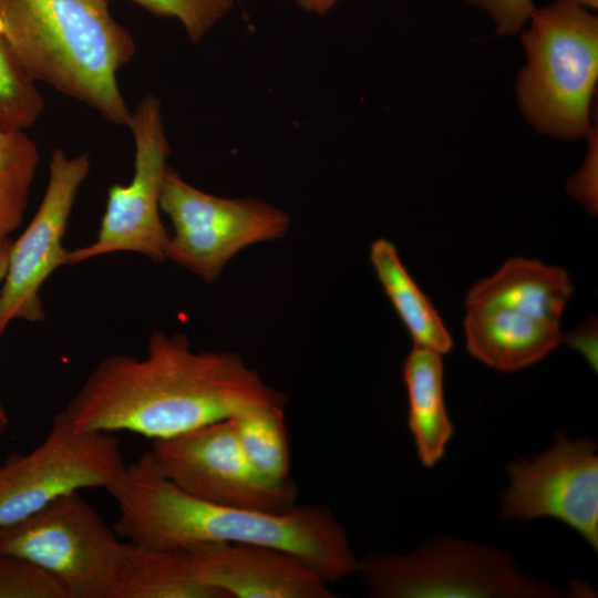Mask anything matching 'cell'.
<instances>
[{"label": "cell", "mask_w": 598, "mask_h": 598, "mask_svg": "<svg viewBox=\"0 0 598 598\" xmlns=\"http://www.w3.org/2000/svg\"><path fill=\"white\" fill-rule=\"evenodd\" d=\"M199 581L221 598H333L322 577L299 556L247 543L186 548Z\"/></svg>", "instance_id": "4fadbf2b"}, {"label": "cell", "mask_w": 598, "mask_h": 598, "mask_svg": "<svg viewBox=\"0 0 598 598\" xmlns=\"http://www.w3.org/2000/svg\"><path fill=\"white\" fill-rule=\"evenodd\" d=\"M127 126L135 143L133 178L128 185L109 188L96 239L69 250L65 265L117 251L141 254L155 262L166 260L171 234L162 221L159 200L171 148L159 101L145 95L131 112Z\"/></svg>", "instance_id": "9c48e42d"}, {"label": "cell", "mask_w": 598, "mask_h": 598, "mask_svg": "<svg viewBox=\"0 0 598 598\" xmlns=\"http://www.w3.org/2000/svg\"><path fill=\"white\" fill-rule=\"evenodd\" d=\"M161 210L174 228L166 260L206 282L216 281L240 250L282 238L290 219L286 212L256 198H225L188 184L168 166Z\"/></svg>", "instance_id": "52a82bcc"}, {"label": "cell", "mask_w": 598, "mask_h": 598, "mask_svg": "<svg viewBox=\"0 0 598 598\" xmlns=\"http://www.w3.org/2000/svg\"><path fill=\"white\" fill-rule=\"evenodd\" d=\"M442 354L414 347L403 365L409 411L408 426L417 456L426 467H433L445 455L454 426L444 398Z\"/></svg>", "instance_id": "2e32d148"}, {"label": "cell", "mask_w": 598, "mask_h": 598, "mask_svg": "<svg viewBox=\"0 0 598 598\" xmlns=\"http://www.w3.org/2000/svg\"><path fill=\"white\" fill-rule=\"evenodd\" d=\"M150 452L169 481L200 499L271 513L296 505L297 488L291 481L269 482L248 462L231 419L154 441Z\"/></svg>", "instance_id": "30bf717a"}, {"label": "cell", "mask_w": 598, "mask_h": 598, "mask_svg": "<svg viewBox=\"0 0 598 598\" xmlns=\"http://www.w3.org/2000/svg\"><path fill=\"white\" fill-rule=\"evenodd\" d=\"M90 167L87 153L73 157L61 148L52 153L42 202L22 235L10 245L0 290V337L16 319L38 322L45 318L40 289L58 267L65 265L69 250L62 239Z\"/></svg>", "instance_id": "7c38bea8"}, {"label": "cell", "mask_w": 598, "mask_h": 598, "mask_svg": "<svg viewBox=\"0 0 598 598\" xmlns=\"http://www.w3.org/2000/svg\"><path fill=\"white\" fill-rule=\"evenodd\" d=\"M107 0H0L3 35L34 80L97 111L109 122L131 117L116 75L135 54L130 32Z\"/></svg>", "instance_id": "3957f363"}, {"label": "cell", "mask_w": 598, "mask_h": 598, "mask_svg": "<svg viewBox=\"0 0 598 598\" xmlns=\"http://www.w3.org/2000/svg\"><path fill=\"white\" fill-rule=\"evenodd\" d=\"M121 441L112 432L78 429L59 412L44 441L0 465V528L59 497L84 488H107L121 477Z\"/></svg>", "instance_id": "ba28073f"}, {"label": "cell", "mask_w": 598, "mask_h": 598, "mask_svg": "<svg viewBox=\"0 0 598 598\" xmlns=\"http://www.w3.org/2000/svg\"><path fill=\"white\" fill-rule=\"evenodd\" d=\"M10 245L11 241L9 240V238L0 240V286L2 285L8 267ZM8 426L9 416L2 403L0 402V432H4Z\"/></svg>", "instance_id": "4316f807"}, {"label": "cell", "mask_w": 598, "mask_h": 598, "mask_svg": "<svg viewBox=\"0 0 598 598\" xmlns=\"http://www.w3.org/2000/svg\"><path fill=\"white\" fill-rule=\"evenodd\" d=\"M487 11L493 18L497 33H516L530 19L535 10L532 0H466Z\"/></svg>", "instance_id": "cb8c5ba5"}, {"label": "cell", "mask_w": 598, "mask_h": 598, "mask_svg": "<svg viewBox=\"0 0 598 598\" xmlns=\"http://www.w3.org/2000/svg\"><path fill=\"white\" fill-rule=\"evenodd\" d=\"M573 289L565 269L515 257L477 281L466 295L465 307L507 309L560 321Z\"/></svg>", "instance_id": "9a60e30c"}, {"label": "cell", "mask_w": 598, "mask_h": 598, "mask_svg": "<svg viewBox=\"0 0 598 598\" xmlns=\"http://www.w3.org/2000/svg\"><path fill=\"white\" fill-rule=\"evenodd\" d=\"M592 148L581 171L569 182L568 189L588 210H597V153Z\"/></svg>", "instance_id": "d4e9b609"}, {"label": "cell", "mask_w": 598, "mask_h": 598, "mask_svg": "<svg viewBox=\"0 0 598 598\" xmlns=\"http://www.w3.org/2000/svg\"><path fill=\"white\" fill-rule=\"evenodd\" d=\"M370 260L378 279L402 320L414 347L445 354L453 348L452 337L441 316L412 279L395 246L379 238L370 247Z\"/></svg>", "instance_id": "ac0fdd59"}, {"label": "cell", "mask_w": 598, "mask_h": 598, "mask_svg": "<svg viewBox=\"0 0 598 598\" xmlns=\"http://www.w3.org/2000/svg\"><path fill=\"white\" fill-rule=\"evenodd\" d=\"M34 82L0 34V130L24 131L37 122L44 101Z\"/></svg>", "instance_id": "44dd1931"}, {"label": "cell", "mask_w": 598, "mask_h": 598, "mask_svg": "<svg viewBox=\"0 0 598 598\" xmlns=\"http://www.w3.org/2000/svg\"><path fill=\"white\" fill-rule=\"evenodd\" d=\"M509 485L501 496L506 519L561 520L597 551L598 453L590 439L555 435L553 446L528 460L507 464Z\"/></svg>", "instance_id": "8fae6325"}, {"label": "cell", "mask_w": 598, "mask_h": 598, "mask_svg": "<svg viewBox=\"0 0 598 598\" xmlns=\"http://www.w3.org/2000/svg\"><path fill=\"white\" fill-rule=\"evenodd\" d=\"M39 161L38 147L24 131L0 130V240L23 220Z\"/></svg>", "instance_id": "ffe728a7"}, {"label": "cell", "mask_w": 598, "mask_h": 598, "mask_svg": "<svg viewBox=\"0 0 598 598\" xmlns=\"http://www.w3.org/2000/svg\"><path fill=\"white\" fill-rule=\"evenodd\" d=\"M0 598H66L60 581L37 564L0 553Z\"/></svg>", "instance_id": "7402d4cb"}, {"label": "cell", "mask_w": 598, "mask_h": 598, "mask_svg": "<svg viewBox=\"0 0 598 598\" xmlns=\"http://www.w3.org/2000/svg\"><path fill=\"white\" fill-rule=\"evenodd\" d=\"M0 34H3V23H2L1 16H0Z\"/></svg>", "instance_id": "f546056e"}, {"label": "cell", "mask_w": 598, "mask_h": 598, "mask_svg": "<svg viewBox=\"0 0 598 598\" xmlns=\"http://www.w3.org/2000/svg\"><path fill=\"white\" fill-rule=\"evenodd\" d=\"M110 1V0H107ZM157 17L177 19L193 43L231 9L234 0H131Z\"/></svg>", "instance_id": "603a6c76"}, {"label": "cell", "mask_w": 598, "mask_h": 598, "mask_svg": "<svg viewBox=\"0 0 598 598\" xmlns=\"http://www.w3.org/2000/svg\"><path fill=\"white\" fill-rule=\"evenodd\" d=\"M595 324L582 326L570 332L566 340L597 371V331Z\"/></svg>", "instance_id": "484cf974"}, {"label": "cell", "mask_w": 598, "mask_h": 598, "mask_svg": "<svg viewBox=\"0 0 598 598\" xmlns=\"http://www.w3.org/2000/svg\"><path fill=\"white\" fill-rule=\"evenodd\" d=\"M564 2H568L578 7H589V8H597V0H560Z\"/></svg>", "instance_id": "f1b7e54d"}, {"label": "cell", "mask_w": 598, "mask_h": 598, "mask_svg": "<svg viewBox=\"0 0 598 598\" xmlns=\"http://www.w3.org/2000/svg\"><path fill=\"white\" fill-rule=\"evenodd\" d=\"M106 491L118 507L115 532L137 546L174 550L208 543L268 545L299 556L328 584L358 569L344 528L324 505L271 513L210 503L169 481L150 451L126 464Z\"/></svg>", "instance_id": "7a4b0ae2"}, {"label": "cell", "mask_w": 598, "mask_h": 598, "mask_svg": "<svg viewBox=\"0 0 598 598\" xmlns=\"http://www.w3.org/2000/svg\"><path fill=\"white\" fill-rule=\"evenodd\" d=\"M110 598H221L196 577L187 549L132 544Z\"/></svg>", "instance_id": "e0dca14e"}, {"label": "cell", "mask_w": 598, "mask_h": 598, "mask_svg": "<svg viewBox=\"0 0 598 598\" xmlns=\"http://www.w3.org/2000/svg\"><path fill=\"white\" fill-rule=\"evenodd\" d=\"M355 574L377 598L563 596L557 586L523 573L508 551L446 535L406 555L367 554Z\"/></svg>", "instance_id": "5b68a950"}, {"label": "cell", "mask_w": 598, "mask_h": 598, "mask_svg": "<svg viewBox=\"0 0 598 598\" xmlns=\"http://www.w3.org/2000/svg\"><path fill=\"white\" fill-rule=\"evenodd\" d=\"M231 420L239 445L251 466L269 482H290V450L283 405L252 406Z\"/></svg>", "instance_id": "d6986e66"}, {"label": "cell", "mask_w": 598, "mask_h": 598, "mask_svg": "<svg viewBox=\"0 0 598 598\" xmlns=\"http://www.w3.org/2000/svg\"><path fill=\"white\" fill-rule=\"evenodd\" d=\"M1 465V464H0Z\"/></svg>", "instance_id": "4dcf8cb0"}, {"label": "cell", "mask_w": 598, "mask_h": 598, "mask_svg": "<svg viewBox=\"0 0 598 598\" xmlns=\"http://www.w3.org/2000/svg\"><path fill=\"white\" fill-rule=\"evenodd\" d=\"M339 0H296L302 10L318 16L327 14Z\"/></svg>", "instance_id": "83f0119b"}, {"label": "cell", "mask_w": 598, "mask_h": 598, "mask_svg": "<svg viewBox=\"0 0 598 598\" xmlns=\"http://www.w3.org/2000/svg\"><path fill=\"white\" fill-rule=\"evenodd\" d=\"M286 398L231 352L192 349L184 333L155 331L144 358L112 354L63 413L81 430L167 440Z\"/></svg>", "instance_id": "6da1fadb"}, {"label": "cell", "mask_w": 598, "mask_h": 598, "mask_svg": "<svg viewBox=\"0 0 598 598\" xmlns=\"http://www.w3.org/2000/svg\"><path fill=\"white\" fill-rule=\"evenodd\" d=\"M79 492L0 528V553L23 557L54 576L66 598H110L132 548Z\"/></svg>", "instance_id": "8992f818"}, {"label": "cell", "mask_w": 598, "mask_h": 598, "mask_svg": "<svg viewBox=\"0 0 598 598\" xmlns=\"http://www.w3.org/2000/svg\"><path fill=\"white\" fill-rule=\"evenodd\" d=\"M522 39L527 54L517 82L522 112L554 137L586 135L598 76L597 17L559 0L535 8Z\"/></svg>", "instance_id": "277c9868"}, {"label": "cell", "mask_w": 598, "mask_h": 598, "mask_svg": "<svg viewBox=\"0 0 598 598\" xmlns=\"http://www.w3.org/2000/svg\"><path fill=\"white\" fill-rule=\"evenodd\" d=\"M468 353L482 363L514 372L544 359L563 340L559 321L494 308L466 309Z\"/></svg>", "instance_id": "5bb4252c"}]
</instances>
